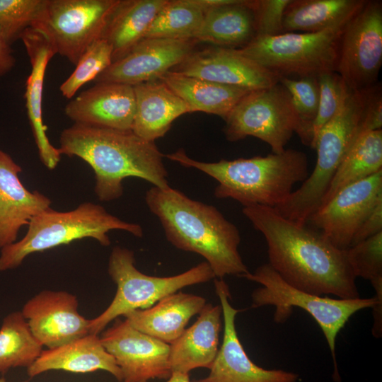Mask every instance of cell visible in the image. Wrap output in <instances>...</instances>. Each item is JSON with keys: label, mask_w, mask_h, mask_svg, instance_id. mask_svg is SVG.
<instances>
[{"label": "cell", "mask_w": 382, "mask_h": 382, "mask_svg": "<svg viewBox=\"0 0 382 382\" xmlns=\"http://www.w3.org/2000/svg\"><path fill=\"white\" fill-rule=\"evenodd\" d=\"M243 213L265 239L268 264L291 286L319 296L359 298L345 250L319 231L281 216L274 208L251 205Z\"/></svg>", "instance_id": "obj_1"}, {"label": "cell", "mask_w": 382, "mask_h": 382, "mask_svg": "<svg viewBox=\"0 0 382 382\" xmlns=\"http://www.w3.org/2000/svg\"><path fill=\"white\" fill-rule=\"evenodd\" d=\"M61 154L86 161L96 176L95 192L103 202L123 195V180L137 177L154 187L170 185L168 172L154 141H146L132 130H120L74 123L59 137Z\"/></svg>", "instance_id": "obj_2"}, {"label": "cell", "mask_w": 382, "mask_h": 382, "mask_svg": "<svg viewBox=\"0 0 382 382\" xmlns=\"http://www.w3.org/2000/svg\"><path fill=\"white\" fill-rule=\"evenodd\" d=\"M167 240L176 248L202 256L214 275L243 277L249 272L238 251V228L214 206L192 199L181 191L153 186L145 195Z\"/></svg>", "instance_id": "obj_3"}, {"label": "cell", "mask_w": 382, "mask_h": 382, "mask_svg": "<svg viewBox=\"0 0 382 382\" xmlns=\"http://www.w3.org/2000/svg\"><path fill=\"white\" fill-rule=\"evenodd\" d=\"M165 156L213 178L218 182L214 192L216 198H231L243 207L275 208L286 200L296 183H303L308 176L306 154L292 149L265 156L216 162L192 159L183 149Z\"/></svg>", "instance_id": "obj_4"}, {"label": "cell", "mask_w": 382, "mask_h": 382, "mask_svg": "<svg viewBox=\"0 0 382 382\" xmlns=\"http://www.w3.org/2000/svg\"><path fill=\"white\" fill-rule=\"evenodd\" d=\"M28 226L21 240L1 249L0 271L16 268L34 253L84 238H93L100 245L108 246L110 240L108 233L112 230L125 231L136 237L143 236L140 225L122 221L103 206L90 202H83L69 212L48 208L34 216Z\"/></svg>", "instance_id": "obj_5"}, {"label": "cell", "mask_w": 382, "mask_h": 382, "mask_svg": "<svg viewBox=\"0 0 382 382\" xmlns=\"http://www.w3.org/2000/svg\"><path fill=\"white\" fill-rule=\"evenodd\" d=\"M365 96L366 90L349 88L337 113L317 137L314 146L317 160L313 170L284 202L274 208L281 216L307 224L319 208L332 178L357 136Z\"/></svg>", "instance_id": "obj_6"}, {"label": "cell", "mask_w": 382, "mask_h": 382, "mask_svg": "<svg viewBox=\"0 0 382 382\" xmlns=\"http://www.w3.org/2000/svg\"><path fill=\"white\" fill-rule=\"evenodd\" d=\"M347 22L315 33L256 35L236 50L279 78L318 77L336 71L340 39Z\"/></svg>", "instance_id": "obj_7"}, {"label": "cell", "mask_w": 382, "mask_h": 382, "mask_svg": "<svg viewBox=\"0 0 382 382\" xmlns=\"http://www.w3.org/2000/svg\"><path fill=\"white\" fill-rule=\"evenodd\" d=\"M242 277L261 284L252 293L251 308L274 306L276 323H285L293 307L304 310L314 318L326 339L334 361L335 376L339 378L335 359L337 335L353 314L372 308L376 303L375 297L343 299L310 294L286 283L268 263Z\"/></svg>", "instance_id": "obj_8"}, {"label": "cell", "mask_w": 382, "mask_h": 382, "mask_svg": "<svg viewBox=\"0 0 382 382\" xmlns=\"http://www.w3.org/2000/svg\"><path fill=\"white\" fill-rule=\"evenodd\" d=\"M108 271L117 286L116 293L108 307L89 320L91 334L98 335L121 316L150 308L162 298L185 286L205 283L215 277L206 261L176 275L149 276L136 267L134 252L120 246L112 248Z\"/></svg>", "instance_id": "obj_9"}, {"label": "cell", "mask_w": 382, "mask_h": 382, "mask_svg": "<svg viewBox=\"0 0 382 382\" xmlns=\"http://www.w3.org/2000/svg\"><path fill=\"white\" fill-rule=\"evenodd\" d=\"M225 121L224 132L227 140L236 141L254 137L267 143L274 154L286 149L296 126L291 96L279 82L249 91Z\"/></svg>", "instance_id": "obj_10"}, {"label": "cell", "mask_w": 382, "mask_h": 382, "mask_svg": "<svg viewBox=\"0 0 382 382\" xmlns=\"http://www.w3.org/2000/svg\"><path fill=\"white\" fill-rule=\"evenodd\" d=\"M120 0H47L40 23L57 54L76 65L86 49L103 37Z\"/></svg>", "instance_id": "obj_11"}, {"label": "cell", "mask_w": 382, "mask_h": 382, "mask_svg": "<svg viewBox=\"0 0 382 382\" xmlns=\"http://www.w3.org/2000/svg\"><path fill=\"white\" fill-rule=\"evenodd\" d=\"M382 64V3L366 1L341 36L336 72L347 86L363 91L376 83Z\"/></svg>", "instance_id": "obj_12"}, {"label": "cell", "mask_w": 382, "mask_h": 382, "mask_svg": "<svg viewBox=\"0 0 382 382\" xmlns=\"http://www.w3.org/2000/svg\"><path fill=\"white\" fill-rule=\"evenodd\" d=\"M382 202V170L340 190L309 218L336 248L348 249L357 229Z\"/></svg>", "instance_id": "obj_13"}, {"label": "cell", "mask_w": 382, "mask_h": 382, "mask_svg": "<svg viewBox=\"0 0 382 382\" xmlns=\"http://www.w3.org/2000/svg\"><path fill=\"white\" fill-rule=\"evenodd\" d=\"M100 338L120 368L122 382H149L171 376L170 345L135 329L125 319L116 318Z\"/></svg>", "instance_id": "obj_14"}, {"label": "cell", "mask_w": 382, "mask_h": 382, "mask_svg": "<svg viewBox=\"0 0 382 382\" xmlns=\"http://www.w3.org/2000/svg\"><path fill=\"white\" fill-rule=\"evenodd\" d=\"M215 291L222 308L223 340L210 367L209 374L194 382H296L299 375L282 369H265L246 354L236 329L235 319L241 310L229 302L231 294L223 279L214 280Z\"/></svg>", "instance_id": "obj_15"}, {"label": "cell", "mask_w": 382, "mask_h": 382, "mask_svg": "<svg viewBox=\"0 0 382 382\" xmlns=\"http://www.w3.org/2000/svg\"><path fill=\"white\" fill-rule=\"evenodd\" d=\"M195 40L144 38L93 81L130 86L158 80L192 52Z\"/></svg>", "instance_id": "obj_16"}, {"label": "cell", "mask_w": 382, "mask_h": 382, "mask_svg": "<svg viewBox=\"0 0 382 382\" xmlns=\"http://www.w3.org/2000/svg\"><path fill=\"white\" fill-rule=\"evenodd\" d=\"M75 295L64 291H42L29 299L21 313L42 345L55 348L89 333V320L78 311Z\"/></svg>", "instance_id": "obj_17"}, {"label": "cell", "mask_w": 382, "mask_h": 382, "mask_svg": "<svg viewBox=\"0 0 382 382\" xmlns=\"http://www.w3.org/2000/svg\"><path fill=\"white\" fill-rule=\"evenodd\" d=\"M173 71L250 91L267 88L279 82L276 74L241 55L236 48L218 46L192 52Z\"/></svg>", "instance_id": "obj_18"}, {"label": "cell", "mask_w": 382, "mask_h": 382, "mask_svg": "<svg viewBox=\"0 0 382 382\" xmlns=\"http://www.w3.org/2000/svg\"><path fill=\"white\" fill-rule=\"evenodd\" d=\"M22 40L28 55L31 71L25 83V108L34 139L42 163L50 170L54 169L61 160V153L46 134L42 117V96L47 64L57 54L47 34L40 28H30L23 33Z\"/></svg>", "instance_id": "obj_19"}, {"label": "cell", "mask_w": 382, "mask_h": 382, "mask_svg": "<svg viewBox=\"0 0 382 382\" xmlns=\"http://www.w3.org/2000/svg\"><path fill=\"white\" fill-rule=\"evenodd\" d=\"M66 115L76 124L120 130H132L135 114L132 86L98 83L71 99Z\"/></svg>", "instance_id": "obj_20"}, {"label": "cell", "mask_w": 382, "mask_h": 382, "mask_svg": "<svg viewBox=\"0 0 382 382\" xmlns=\"http://www.w3.org/2000/svg\"><path fill=\"white\" fill-rule=\"evenodd\" d=\"M21 167L0 150V248L16 241L19 230L32 219L50 208L51 200L29 191L18 178Z\"/></svg>", "instance_id": "obj_21"}, {"label": "cell", "mask_w": 382, "mask_h": 382, "mask_svg": "<svg viewBox=\"0 0 382 382\" xmlns=\"http://www.w3.org/2000/svg\"><path fill=\"white\" fill-rule=\"evenodd\" d=\"M192 326L170 345L172 373L189 374L197 368L210 369L219 351L221 305L206 303Z\"/></svg>", "instance_id": "obj_22"}, {"label": "cell", "mask_w": 382, "mask_h": 382, "mask_svg": "<svg viewBox=\"0 0 382 382\" xmlns=\"http://www.w3.org/2000/svg\"><path fill=\"white\" fill-rule=\"evenodd\" d=\"M51 370L85 374L103 370L122 382V374L113 357L103 347L98 335L88 333L62 346L42 350L27 368L30 377Z\"/></svg>", "instance_id": "obj_23"}, {"label": "cell", "mask_w": 382, "mask_h": 382, "mask_svg": "<svg viewBox=\"0 0 382 382\" xmlns=\"http://www.w3.org/2000/svg\"><path fill=\"white\" fill-rule=\"evenodd\" d=\"M205 304L204 297L177 291L162 298L150 308L131 311L125 318L135 329L170 345Z\"/></svg>", "instance_id": "obj_24"}, {"label": "cell", "mask_w": 382, "mask_h": 382, "mask_svg": "<svg viewBox=\"0 0 382 382\" xmlns=\"http://www.w3.org/2000/svg\"><path fill=\"white\" fill-rule=\"evenodd\" d=\"M133 88L135 114L132 131L146 141L163 137L176 118L190 112L186 103L159 79Z\"/></svg>", "instance_id": "obj_25"}, {"label": "cell", "mask_w": 382, "mask_h": 382, "mask_svg": "<svg viewBox=\"0 0 382 382\" xmlns=\"http://www.w3.org/2000/svg\"><path fill=\"white\" fill-rule=\"evenodd\" d=\"M256 35L251 1L233 0L204 12L194 40L218 47H243Z\"/></svg>", "instance_id": "obj_26"}, {"label": "cell", "mask_w": 382, "mask_h": 382, "mask_svg": "<svg viewBox=\"0 0 382 382\" xmlns=\"http://www.w3.org/2000/svg\"><path fill=\"white\" fill-rule=\"evenodd\" d=\"M187 105L190 112L214 114L224 120L250 90L168 71L160 79Z\"/></svg>", "instance_id": "obj_27"}, {"label": "cell", "mask_w": 382, "mask_h": 382, "mask_svg": "<svg viewBox=\"0 0 382 382\" xmlns=\"http://www.w3.org/2000/svg\"><path fill=\"white\" fill-rule=\"evenodd\" d=\"M167 0H120L103 37L112 50V62L125 56L144 38L151 23Z\"/></svg>", "instance_id": "obj_28"}, {"label": "cell", "mask_w": 382, "mask_h": 382, "mask_svg": "<svg viewBox=\"0 0 382 382\" xmlns=\"http://www.w3.org/2000/svg\"><path fill=\"white\" fill-rule=\"evenodd\" d=\"M364 0H291L283 18L284 33H315L348 21Z\"/></svg>", "instance_id": "obj_29"}, {"label": "cell", "mask_w": 382, "mask_h": 382, "mask_svg": "<svg viewBox=\"0 0 382 382\" xmlns=\"http://www.w3.org/2000/svg\"><path fill=\"white\" fill-rule=\"evenodd\" d=\"M382 170V129L358 134L323 196L325 204L340 190Z\"/></svg>", "instance_id": "obj_30"}, {"label": "cell", "mask_w": 382, "mask_h": 382, "mask_svg": "<svg viewBox=\"0 0 382 382\" xmlns=\"http://www.w3.org/2000/svg\"><path fill=\"white\" fill-rule=\"evenodd\" d=\"M42 351L21 311L7 315L0 328V373L17 367L28 368Z\"/></svg>", "instance_id": "obj_31"}, {"label": "cell", "mask_w": 382, "mask_h": 382, "mask_svg": "<svg viewBox=\"0 0 382 382\" xmlns=\"http://www.w3.org/2000/svg\"><path fill=\"white\" fill-rule=\"evenodd\" d=\"M204 16V12L194 0H167L151 23L144 38L194 40Z\"/></svg>", "instance_id": "obj_32"}, {"label": "cell", "mask_w": 382, "mask_h": 382, "mask_svg": "<svg viewBox=\"0 0 382 382\" xmlns=\"http://www.w3.org/2000/svg\"><path fill=\"white\" fill-rule=\"evenodd\" d=\"M279 82L286 88L291 98L296 122L295 133L305 146L311 148L313 127L319 103L318 77H279Z\"/></svg>", "instance_id": "obj_33"}, {"label": "cell", "mask_w": 382, "mask_h": 382, "mask_svg": "<svg viewBox=\"0 0 382 382\" xmlns=\"http://www.w3.org/2000/svg\"><path fill=\"white\" fill-rule=\"evenodd\" d=\"M112 62V50L103 37L91 44L81 55L71 75L60 85L62 95L71 99L84 84L94 81Z\"/></svg>", "instance_id": "obj_34"}, {"label": "cell", "mask_w": 382, "mask_h": 382, "mask_svg": "<svg viewBox=\"0 0 382 382\" xmlns=\"http://www.w3.org/2000/svg\"><path fill=\"white\" fill-rule=\"evenodd\" d=\"M47 0H0V29L11 45L41 21Z\"/></svg>", "instance_id": "obj_35"}, {"label": "cell", "mask_w": 382, "mask_h": 382, "mask_svg": "<svg viewBox=\"0 0 382 382\" xmlns=\"http://www.w3.org/2000/svg\"><path fill=\"white\" fill-rule=\"evenodd\" d=\"M356 278L369 280L375 293H382V232L345 250Z\"/></svg>", "instance_id": "obj_36"}, {"label": "cell", "mask_w": 382, "mask_h": 382, "mask_svg": "<svg viewBox=\"0 0 382 382\" xmlns=\"http://www.w3.org/2000/svg\"><path fill=\"white\" fill-rule=\"evenodd\" d=\"M318 79L319 103L313 127L312 149H314L319 132L337 113L349 91V88L336 71L323 73L318 76Z\"/></svg>", "instance_id": "obj_37"}, {"label": "cell", "mask_w": 382, "mask_h": 382, "mask_svg": "<svg viewBox=\"0 0 382 382\" xmlns=\"http://www.w3.org/2000/svg\"><path fill=\"white\" fill-rule=\"evenodd\" d=\"M291 1V0L251 1L256 35L274 36L284 33V15Z\"/></svg>", "instance_id": "obj_38"}, {"label": "cell", "mask_w": 382, "mask_h": 382, "mask_svg": "<svg viewBox=\"0 0 382 382\" xmlns=\"http://www.w3.org/2000/svg\"><path fill=\"white\" fill-rule=\"evenodd\" d=\"M382 94L378 83L366 90L365 103L358 134L382 129Z\"/></svg>", "instance_id": "obj_39"}, {"label": "cell", "mask_w": 382, "mask_h": 382, "mask_svg": "<svg viewBox=\"0 0 382 382\" xmlns=\"http://www.w3.org/2000/svg\"><path fill=\"white\" fill-rule=\"evenodd\" d=\"M380 232H382V202L376 206L360 225L354 236L351 246Z\"/></svg>", "instance_id": "obj_40"}, {"label": "cell", "mask_w": 382, "mask_h": 382, "mask_svg": "<svg viewBox=\"0 0 382 382\" xmlns=\"http://www.w3.org/2000/svg\"><path fill=\"white\" fill-rule=\"evenodd\" d=\"M16 59L10 45L5 40L0 29V77L8 73L15 66Z\"/></svg>", "instance_id": "obj_41"}, {"label": "cell", "mask_w": 382, "mask_h": 382, "mask_svg": "<svg viewBox=\"0 0 382 382\" xmlns=\"http://www.w3.org/2000/svg\"><path fill=\"white\" fill-rule=\"evenodd\" d=\"M166 382H190L189 374L172 373L171 376Z\"/></svg>", "instance_id": "obj_42"}, {"label": "cell", "mask_w": 382, "mask_h": 382, "mask_svg": "<svg viewBox=\"0 0 382 382\" xmlns=\"http://www.w3.org/2000/svg\"><path fill=\"white\" fill-rule=\"evenodd\" d=\"M0 382H7L4 378H0Z\"/></svg>", "instance_id": "obj_43"}]
</instances>
